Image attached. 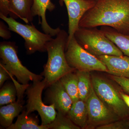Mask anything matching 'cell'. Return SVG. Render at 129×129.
Returning <instances> with one entry per match:
<instances>
[{
  "label": "cell",
  "instance_id": "31",
  "mask_svg": "<svg viewBox=\"0 0 129 129\" xmlns=\"http://www.w3.org/2000/svg\"><path fill=\"white\" fill-rule=\"evenodd\" d=\"M96 1H97V0H96Z\"/></svg>",
  "mask_w": 129,
  "mask_h": 129
},
{
  "label": "cell",
  "instance_id": "28",
  "mask_svg": "<svg viewBox=\"0 0 129 129\" xmlns=\"http://www.w3.org/2000/svg\"><path fill=\"white\" fill-rule=\"evenodd\" d=\"M9 13V0H0V14L8 17Z\"/></svg>",
  "mask_w": 129,
  "mask_h": 129
},
{
  "label": "cell",
  "instance_id": "9",
  "mask_svg": "<svg viewBox=\"0 0 129 129\" xmlns=\"http://www.w3.org/2000/svg\"><path fill=\"white\" fill-rule=\"evenodd\" d=\"M86 102L88 111V124L91 126L106 124L118 120L120 118L98 96L92 85Z\"/></svg>",
  "mask_w": 129,
  "mask_h": 129
},
{
  "label": "cell",
  "instance_id": "17",
  "mask_svg": "<svg viewBox=\"0 0 129 129\" xmlns=\"http://www.w3.org/2000/svg\"><path fill=\"white\" fill-rule=\"evenodd\" d=\"M30 114L25 109L23 110L18 116L16 122L7 129H48L46 125H39L37 119L30 116Z\"/></svg>",
  "mask_w": 129,
  "mask_h": 129
},
{
  "label": "cell",
  "instance_id": "14",
  "mask_svg": "<svg viewBox=\"0 0 129 129\" xmlns=\"http://www.w3.org/2000/svg\"><path fill=\"white\" fill-rule=\"evenodd\" d=\"M9 2L10 17L21 19L26 23L33 21L32 10L34 0H9Z\"/></svg>",
  "mask_w": 129,
  "mask_h": 129
},
{
  "label": "cell",
  "instance_id": "2",
  "mask_svg": "<svg viewBox=\"0 0 129 129\" xmlns=\"http://www.w3.org/2000/svg\"><path fill=\"white\" fill-rule=\"evenodd\" d=\"M68 37L67 32L61 29L55 38L47 43L48 59L42 74L46 83V88L59 80L63 75L75 70L70 66L65 56L64 50Z\"/></svg>",
  "mask_w": 129,
  "mask_h": 129
},
{
  "label": "cell",
  "instance_id": "22",
  "mask_svg": "<svg viewBox=\"0 0 129 129\" xmlns=\"http://www.w3.org/2000/svg\"><path fill=\"white\" fill-rule=\"evenodd\" d=\"M48 129H80L70 120L67 115L58 112L55 119L50 124L46 125Z\"/></svg>",
  "mask_w": 129,
  "mask_h": 129
},
{
  "label": "cell",
  "instance_id": "4",
  "mask_svg": "<svg viewBox=\"0 0 129 129\" xmlns=\"http://www.w3.org/2000/svg\"><path fill=\"white\" fill-rule=\"evenodd\" d=\"M0 18L7 24L10 31L17 33L23 38L28 55L37 51H46L47 43L53 39L50 35L40 32L32 24H23L11 17H8L2 14H0Z\"/></svg>",
  "mask_w": 129,
  "mask_h": 129
},
{
  "label": "cell",
  "instance_id": "24",
  "mask_svg": "<svg viewBox=\"0 0 129 129\" xmlns=\"http://www.w3.org/2000/svg\"><path fill=\"white\" fill-rule=\"evenodd\" d=\"M117 121L102 125L96 127L97 129H125L129 128L128 124L122 121Z\"/></svg>",
  "mask_w": 129,
  "mask_h": 129
},
{
  "label": "cell",
  "instance_id": "11",
  "mask_svg": "<svg viewBox=\"0 0 129 129\" xmlns=\"http://www.w3.org/2000/svg\"><path fill=\"white\" fill-rule=\"evenodd\" d=\"M45 96L46 104L54 105L58 112L67 115L73 101L59 80L47 87Z\"/></svg>",
  "mask_w": 129,
  "mask_h": 129
},
{
  "label": "cell",
  "instance_id": "3",
  "mask_svg": "<svg viewBox=\"0 0 129 129\" xmlns=\"http://www.w3.org/2000/svg\"><path fill=\"white\" fill-rule=\"evenodd\" d=\"M74 36L80 45L94 56L123 55L119 48L106 37L104 33L100 31L79 28Z\"/></svg>",
  "mask_w": 129,
  "mask_h": 129
},
{
  "label": "cell",
  "instance_id": "19",
  "mask_svg": "<svg viewBox=\"0 0 129 129\" xmlns=\"http://www.w3.org/2000/svg\"><path fill=\"white\" fill-rule=\"evenodd\" d=\"M76 73L78 79V86L79 99L86 102L92 86L90 72L77 70Z\"/></svg>",
  "mask_w": 129,
  "mask_h": 129
},
{
  "label": "cell",
  "instance_id": "27",
  "mask_svg": "<svg viewBox=\"0 0 129 129\" xmlns=\"http://www.w3.org/2000/svg\"><path fill=\"white\" fill-rule=\"evenodd\" d=\"M11 78L8 71L5 68L2 63H0V87L4 85L6 81Z\"/></svg>",
  "mask_w": 129,
  "mask_h": 129
},
{
  "label": "cell",
  "instance_id": "20",
  "mask_svg": "<svg viewBox=\"0 0 129 129\" xmlns=\"http://www.w3.org/2000/svg\"><path fill=\"white\" fill-rule=\"evenodd\" d=\"M106 37L119 48L125 55L129 57V34L107 31L104 32Z\"/></svg>",
  "mask_w": 129,
  "mask_h": 129
},
{
  "label": "cell",
  "instance_id": "23",
  "mask_svg": "<svg viewBox=\"0 0 129 129\" xmlns=\"http://www.w3.org/2000/svg\"><path fill=\"white\" fill-rule=\"evenodd\" d=\"M11 79L12 80L13 82L14 83L15 87H16L17 92V101L22 103L23 101L24 94V92L26 91V90L29 84L24 85L23 84H20V83L17 81L13 78V75L8 72Z\"/></svg>",
  "mask_w": 129,
  "mask_h": 129
},
{
  "label": "cell",
  "instance_id": "12",
  "mask_svg": "<svg viewBox=\"0 0 129 129\" xmlns=\"http://www.w3.org/2000/svg\"><path fill=\"white\" fill-rule=\"evenodd\" d=\"M98 58L106 65L108 73L129 78V57L104 55L99 56Z\"/></svg>",
  "mask_w": 129,
  "mask_h": 129
},
{
  "label": "cell",
  "instance_id": "7",
  "mask_svg": "<svg viewBox=\"0 0 129 129\" xmlns=\"http://www.w3.org/2000/svg\"><path fill=\"white\" fill-rule=\"evenodd\" d=\"M46 88L45 80L34 81L29 85L25 91L27 97L25 110L30 114L37 111L41 119V125H46L55 119L57 112L54 105L48 106L45 104L42 99L43 90Z\"/></svg>",
  "mask_w": 129,
  "mask_h": 129
},
{
  "label": "cell",
  "instance_id": "16",
  "mask_svg": "<svg viewBox=\"0 0 129 129\" xmlns=\"http://www.w3.org/2000/svg\"><path fill=\"white\" fill-rule=\"evenodd\" d=\"M24 109L22 103L16 101L0 108V124L7 129L13 123L14 118L18 117Z\"/></svg>",
  "mask_w": 129,
  "mask_h": 129
},
{
  "label": "cell",
  "instance_id": "29",
  "mask_svg": "<svg viewBox=\"0 0 129 129\" xmlns=\"http://www.w3.org/2000/svg\"><path fill=\"white\" fill-rule=\"evenodd\" d=\"M120 95L125 103L129 108V96L123 92H120Z\"/></svg>",
  "mask_w": 129,
  "mask_h": 129
},
{
  "label": "cell",
  "instance_id": "1",
  "mask_svg": "<svg viewBox=\"0 0 129 129\" xmlns=\"http://www.w3.org/2000/svg\"><path fill=\"white\" fill-rule=\"evenodd\" d=\"M104 25L129 34V0H97L79 23V28H86Z\"/></svg>",
  "mask_w": 129,
  "mask_h": 129
},
{
  "label": "cell",
  "instance_id": "30",
  "mask_svg": "<svg viewBox=\"0 0 129 129\" xmlns=\"http://www.w3.org/2000/svg\"><path fill=\"white\" fill-rule=\"evenodd\" d=\"M128 124L129 127V121L128 123Z\"/></svg>",
  "mask_w": 129,
  "mask_h": 129
},
{
  "label": "cell",
  "instance_id": "8",
  "mask_svg": "<svg viewBox=\"0 0 129 129\" xmlns=\"http://www.w3.org/2000/svg\"><path fill=\"white\" fill-rule=\"evenodd\" d=\"M92 86L98 96L120 118L129 116V108L125 103L120 92L105 79L92 76Z\"/></svg>",
  "mask_w": 129,
  "mask_h": 129
},
{
  "label": "cell",
  "instance_id": "18",
  "mask_svg": "<svg viewBox=\"0 0 129 129\" xmlns=\"http://www.w3.org/2000/svg\"><path fill=\"white\" fill-rule=\"evenodd\" d=\"M67 93L72 98L73 102L78 101V79L76 73L70 72L63 75L59 79Z\"/></svg>",
  "mask_w": 129,
  "mask_h": 129
},
{
  "label": "cell",
  "instance_id": "21",
  "mask_svg": "<svg viewBox=\"0 0 129 129\" xmlns=\"http://www.w3.org/2000/svg\"><path fill=\"white\" fill-rule=\"evenodd\" d=\"M0 90V106L16 102L17 90L14 83L7 82Z\"/></svg>",
  "mask_w": 129,
  "mask_h": 129
},
{
  "label": "cell",
  "instance_id": "13",
  "mask_svg": "<svg viewBox=\"0 0 129 129\" xmlns=\"http://www.w3.org/2000/svg\"><path fill=\"white\" fill-rule=\"evenodd\" d=\"M55 5L51 0H34L32 8V14L34 17L38 16L39 18V24L44 33L52 37L56 36L61 29L59 27L53 28L48 24L47 21L46 13L47 10L51 11L55 8Z\"/></svg>",
  "mask_w": 129,
  "mask_h": 129
},
{
  "label": "cell",
  "instance_id": "26",
  "mask_svg": "<svg viewBox=\"0 0 129 129\" xmlns=\"http://www.w3.org/2000/svg\"><path fill=\"white\" fill-rule=\"evenodd\" d=\"M2 21L0 22V36L5 40H8L11 37V33Z\"/></svg>",
  "mask_w": 129,
  "mask_h": 129
},
{
  "label": "cell",
  "instance_id": "25",
  "mask_svg": "<svg viewBox=\"0 0 129 129\" xmlns=\"http://www.w3.org/2000/svg\"><path fill=\"white\" fill-rule=\"evenodd\" d=\"M113 80L120 86L125 92L129 93V78L125 77H121L112 75V77Z\"/></svg>",
  "mask_w": 129,
  "mask_h": 129
},
{
  "label": "cell",
  "instance_id": "5",
  "mask_svg": "<svg viewBox=\"0 0 129 129\" xmlns=\"http://www.w3.org/2000/svg\"><path fill=\"white\" fill-rule=\"evenodd\" d=\"M1 63L21 84H28L29 81H41L42 75L32 73L22 64L17 55V46L14 42L3 41L0 44Z\"/></svg>",
  "mask_w": 129,
  "mask_h": 129
},
{
  "label": "cell",
  "instance_id": "6",
  "mask_svg": "<svg viewBox=\"0 0 129 129\" xmlns=\"http://www.w3.org/2000/svg\"><path fill=\"white\" fill-rule=\"evenodd\" d=\"M65 56L70 66L76 70L108 73L107 67L99 58L82 47L74 36L68 40Z\"/></svg>",
  "mask_w": 129,
  "mask_h": 129
},
{
  "label": "cell",
  "instance_id": "15",
  "mask_svg": "<svg viewBox=\"0 0 129 129\" xmlns=\"http://www.w3.org/2000/svg\"><path fill=\"white\" fill-rule=\"evenodd\" d=\"M67 115L80 128H85L88 126V111L86 102L79 99L73 103Z\"/></svg>",
  "mask_w": 129,
  "mask_h": 129
},
{
  "label": "cell",
  "instance_id": "10",
  "mask_svg": "<svg viewBox=\"0 0 129 129\" xmlns=\"http://www.w3.org/2000/svg\"><path fill=\"white\" fill-rule=\"evenodd\" d=\"M67 7L69 17L68 40L74 36L79 28L81 19L86 12L92 8L96 0H63Z\"/></svg>",
  "mask_w": 129,
  "mask_h": 129
}]
</instances>
